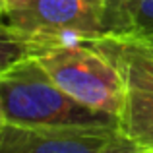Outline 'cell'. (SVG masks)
I'll list each match as a JSON object with an SVG mask.
<instances>
[{
	"instance_id": "1",
	"label": "cell",
	"mask_w": 153,
	"mask_h": 153,
	"mask_svg": "<svg viewBox=\"0 0 153 153\" xmlns=\"http://www.w3.org/2000/svg\"><path fill=\"white\" fill-rule=\"evenodd\" d=\"M4 122L56 130H118L120 118L89 108L60 89L35 56L0 76Z\"/></svg>"
},
{
	"instance_id": "2",
	"label": "cell",
	"mask_w": 153,
	"mask_h": 153,
	"mask_svg": "<svg viewBox=\"0 0 153 153\" xmlns=\"http://www.w3.org/2000/svg\"><path fill=\"white\" fill-rule=\"evenodd\" d=\"M35 58L70 97L89 108L120 118L128 85L118 68L87 41H66L41 47Z\"/></svg>"
},
{
	"instance_id": "3",
	"label": "cell",
	"mask_w": 153,
	"mask_h": 153,
	"mask_svg": "<svg viewBox=\"0 0 153 153\" xmlns=\"http://www.w3.org/2000/svg\"><path fill=\"white\" fill-rule=\"evenodd\" d=\"M2 19L39 47L108 35L107 0H8Z\"/></svg>"
},
{
	"instance_id": "4",
	"label": "cell",
	"mask_w": 153,
	"mask_h": 153,
	"mask_svg": "<svg viewBox=\"0 0 153 153\" xmlns=\"http://www.w3.org/2000/svg\"><path fill=\"white\" fill-rule=\"evenodd\" d=\"M118 130H56L0 122V153H99Z\"/></svg>"
},
{
	"instance_id": "5",
	"label": "cell",
	"mask_w": 153,
	"mask_h": 153,
	"mask_svg": "<svg viewBox=\"0 0 153 153\" xmlns=\"http://www.w3.org/2000/svg\"><path fill=\"white\" fill-rule=\"evenodd\" d=\"M107 60H111L122 74L128 87L153 93V47L142 39L105 35L87 39Z\"/></svg>"
},
{
	"instance_id": "6",
	"label": "cell",
	"mask_w": 153,
	"mask_h": 153,
	"mask_svg": "<svg viewBox=\"0 0 153 153\" xmlns=\"http://www.w3.org/2000/svg\"><path fill=\"white\" fill-rule=\"evenodd\" d=\"M120 130L143 147L153 151V93L128 87Z\"/></svg>"
},
{
	"instance_id": "7",
	"label": "cell",
	"mask_w": 153,
	"mask_h": 153,
	"mask_svg": "<svg viewBox=\"0 0 153 153\" xmlns=\"http://www.w3.org/2000/svg\"><path fill=\"white\" fill-rule=\"evenodd\" d=\"M108 35L132 39L153 37V0H126L108 14Z\"/></svg>"
},
{
	"instance_id": "8",
	"label": "cell",
	"mask_w": 153,
	"mask_h": 153,
	"mask_svg": "<svg viewBox=\"0 0 153 153\" xmlns=\"http://www.w3.org/2000/svg\"><path fill=\"white\" fill-rule=\"evenodd\" d=\"M41 47L23 33L16 31L0 16V76L14 68L16 64L31 58L39 52Z\"/></svg>"
},
{
	"instance_id": "9",
	"label": "cell",
	"mask_w": 153,
	"mask_h": 153,
	"mask_svg": "<svg viewBox=\"0 0 153 153\" xmlns=\"http://www.w3.org/2000/svg\"><path fill=\"white\" fill-rule=\"evenodd\" d=\"M99 153H153V151L143 147L136 140H132L130 136H126L122 130H118L111 136V140L105 143V147Z\"/></svg>"
},
{
	"instance_id": "10",
	"label": "cell",
	"mask_w": 153,
	"mask_h": 153,
	"mask_svg": "<svg viewBox=\"0 0 153 153\" xmlns=\"http://www.w3.org/2000/svg\"><path fill=\"white\" fill-rule=\"evenodd\" d=\"M122 2H126V0H107V6H108V14H111L112 10H114L116 6H120Z\"/></svg>"
},
{
	"instance_id": "11",
	"label": "cell",
	"mask_w": 153,
	"mask_h": 153,
	"mask_svg": "<svg viewBox=\"0 0 153 153\" xmlns=\"http://www.w3.org/2000/svg\"><path fill=\"white\" fill-rule=\"evenodd\" d=\"M6 6H8V0H0V16L6 12Z\"/></svg>"
},
{
	"instance_id": "12",
	"label": "cell",
	"mask_w": 153,
	"mask_h": 153,
	"mask_svg": "<svg viewBox=\"0 0 153 153\" xmlns=\"http://www.w3.org/2000/svg\"><path fill=\"white\" fill-rule=\"evenodd\" d=\"M0 122H4V111H2V103H0Z\"/></svg>"
},
{
	"instance_id": "13",
	"label": "cell",
	"mask_w": 153,
	"mask_h": 153,
	"mask_svg": "<svg viewBox=\"0 0 153 153\" xmlns=\"http://www.w3.org/2000/svg\"><path fill=\"white\" fill-rule=\"evenodd\" d=\"M143 41H146L147 45H151V47H153V37H149V39H143Z\"/></svg>"
}]
</instances>
